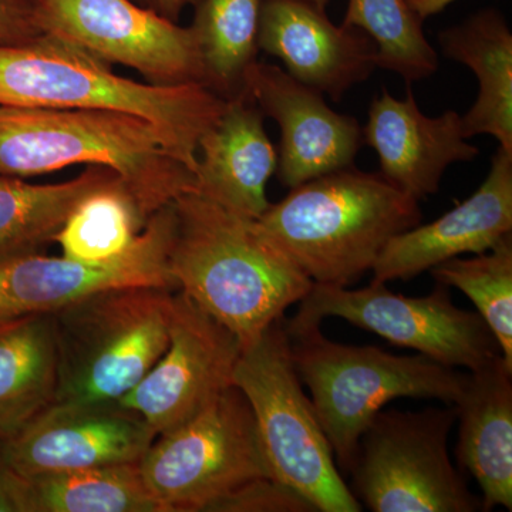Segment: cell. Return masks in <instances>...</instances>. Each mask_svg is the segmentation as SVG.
I'll use <instances>...</instances> for the list:
<instances>
[{
  "label": "cell",
  "instance_id": "6da1fadb",
  "mask_svg": "<svg viewBox=\"0 0 512 512\" xmlns=\"http://www.w3.org/2000/svg\"><path fill=\"white\" fill-rule=\"evenodd\" d=\"M168 268L178 291L225 326L241 349L305 298L313 282L259 227L197 191L173 202Z\"/></svg>",
  "mask_w": 512,
  "mask_h": 512
},
{
  "label": "cell",
  "instance_id": "7a4b0ae2",
  "mask_svg": "<svg viewBox=\"0 0 512 512\" xmlns=\"http://www.w3.org/2000/svg\"><path fill=\"white\" fill-rule=\"evenodd\" d=\"M0 106L133 114L154 124L195 174L201 138L220 121L227 100L204 83L134 82L82 47L42 33L0 46Z\"/></svg>",
  "mask_w": 512,
  "mask_h": 512
},
{
  "label": "cell",
  "instance_id": "3957f363",
  "mask_svg": "<svg viewBox=\"0 0 512 512\" xmlns=\"http://www.w3.org/2000/svg\"><path fill=\"white\" fill-rule=\"evenodd\" d=\"M103 165L119 175L148 221L197 177L150 121L104 110L0 106V174L33 177L70 165Z\"/></svg>",
  "mask_w": 512,
  "mask_h": 512
},
{
  "label": "cell",
  "instance_id": "277c9868",
  "mask_svg": "<svg viewBox=\"0 0 512 512\" xmlns=\"http://www.w3.org/2000/svg\"><path fill=\"white\" fill-rule=\"evenodd\" d=\"M256 221L313 284L349 286L390 239L420 224L421 211L382 174L349 167L291 188Z\"/></svg>",
  "mask_w": 512,
  "mask_h": 512
},
{
  "label": "cell",
  "instance_id": "5b68a950",
  "mask_svg": "<svg viewBox=\"0 0 512 512\" xmlns=\"http://www.w3.org/2000/svg\"><path fill=\"white\" fill-rule=\"evenodd\" d=\"M286 333L340 473L352 470L363 433L387 403L414 397L453 406L466 376L419 353L396 356L376 346L333 342L320 326Z\"/></svg>",
  "mask_w": 512,
  "mask_h": 512
},
{
  "label": "cell",
  "instance_id": "8992f818",
  "mask_svg": "<svg viewBox=\"0 0 512 512\" xmlns=\"http://www.w3.org/2000/svg\"><path fill=\"white\" fill-rule=\"evenodd\" d=\"M174 292L124 286L52 312L57 404L119 403L167 349Z\"/></svg>",
  "mask_w": 512,
  "mask_h": 512
},
{
  "label": "cell",
  "instance_id": "52a82bcc",
  "mask_svg": "<svg viewBox=\"0 0 512 512\" xmlns=\"http://www.w3.org/2000/svg\"><path fill=\"white\" fill-rule=\"evenodd\" d=\"M232 383L247 397L272 476L318 512H359L293 365L284 318L241 349Z\"/></svg>",
  "mask_w": 512,
  "mask_h": 512
},
{
  "label": "cell",
  "instance_id": "ba28073f",
  "mask_svg": "<svg viewBox=\"0 0 512 512\" xmlns=\"http://www.w3.org/2000/svg\"><path fill=\"white\" fill-rule=\"evenodd\" d=\"M454 406L377 414L362 439L350 491L373 512H477L483 501L448 453Z\"/></svg>",
  "mask_w": 512,
  "mask_h": 512
},
{
  "label": "cell",
  "instance_id": "9c48e42d",
  "mask_svg": "<svg viewBox=\"0 0 512 512\" xmlns=\"http://www.w3.org/2000/svg\"><path fill=\"white\" fill-rule=\"evenodd\" d=\"M140 467L165 512H212L249 481L274 477L254 412L235 386L194 419L157 436Z\"/></svg>",
  "mask_w": 512,
  "mask_h": 512
},
{
  "label": "cell",
  "instance_id": "30bf717a",
  "mask_svg": "<svg viewBox=\"0 0 512 512\" xmlns=\"http://www.w3.org/2000/svg\"><path fill=\"white\" fill-rule=\"evenodd\" d=\"M326 318L348 320L400 348L470 372L501 355L484 319L454 305L447 286L440 284L421 298L396 295L386 284L360 289L313 284L296 315L285 318V328H313Z\"/></svg>",
  "mask_w": 512,
  "mask_h": 512
},
{
  "label": "cell",
  "instance_id": "8fae6325",
  "mask_svg": "<svg viewBox=\"0 0 512 512\" xmlns=\"http://www.w3.org/2000/svg\"><path fill=\"white\" fill-rule=\"evenodd\" d=\"M46 35L82 47L106 63L123 64L151 84L204 83L200 40L194 26L134 0H32Z\"/></svg>",
  "mask_w": 512,
  "mask_h": 512
},
{
  "label": "cell",
  "instance_id": "7c38bea8",
  "mask_svg": "<svg viewBox=\"0 0 512 512\" xmlns=\"http://www.w3.org/2000/svg\"><path fill=\"white\" fill-rule=\"evenodd\" d=\"M174 205L161 208L127 252L110 261L86 262L30 254L0 264V320L52 313L103 291L158 286L178 291L170 268Z\"/></svg>",
  "mask_w": 512,
  "mask_h": 512
},
{
  "label": "cell",
  "instance_id": "4fadbf2b",
  "mask_svg": "<svg viewBox=\"0 0 512 512\" xmlns=\"http://www.w3.org/2000/svg\"><path fill=\"white\" fill-rule=\"evenodd\" d=\"M241 345L184 292L174 295L167 349L120 400L160 434L183 426L234 386Z\"/></svg>",
  "mask_w": 512,
  "mask_h": 512
},
{
  "label": "cell",
  "instance_id": "5bb4252c",
  "mask_svg": "<svg viewBox=\"0 0 512 512\" xmlns=\"http://www.w3.org/2000/svg\"><path fill=\"white\" fill-rule=\"evenodd\" d=\"M156 431L120 403L52 404L0 443V466L19 477L138 463Z\"/></svg>",
  "mask_w": 512,
  "mask_h": 512
},
{
  "label": "cell",
  "instance_id": "9a60e30c",
  "mask_svg": "<svg viewBox=\"0 0 512 512\" xmlns=\"http://www.w3.org/2000/svg\"><path fill=\"white\" fill-rule=\"evenodd\" d=\"M244 93L281 128L276 171L285 187L353 167L365 143L363 128L330 109L312 87L274 64L255 62L245 73Z\"/></svg>",
  "mask_w": 512,
  "mask_h": 512
},
{
  "label": "cell",
  "instance_id": "2e32d148",
  "mask_svg": "<svg viewBox=\"0 0 512 512\" xmlns=\"http://www.w3.org/2000/svg\"><path fill=\"white\" fill-rule=\"evenodd\" d=\"M258 47L279 57L288 73L339 101L377 67L375 43L362 30L330 22L305 0H264Z\"/></svg>",
  "mask_w": 512,
  "mask_h": 512
},
{
  "label": "cell",
  "instance_id": "e0dca14e",
  "mask_svg": "<svg viewBox=\"0 0 512 512\" xmlns=\"http://www.w3.org/2000/svg\"><path fill=\"white\" fill-rule=\"evenodd\" d=\"M512 231V153L498 146L484 183L439 220L390 239L375 265L372 284L410 281L448 259L483 254Z\"/></svg>",
  "mask_w": 512,
  "mask_h": 512
},
{
  "label": "cell",
  "instance_id": "ac0fdd59",
  "mask_svg": "<svg viewBox=\"0 0 512 512\" xmlns=\"http://www.w3.org/2000/svg\"><path fill=\"white\" fill-rule=\"evenodd\" d=\"M363 138L379 157L380 174L417 201L439 191L451 164L466 163L480 154L468 143L460 114L448 110L441 116H426L410 84L404 100L383 89L372 101Z\"/></svg>",
  "mask_w": 512,
  "mask_h": 512
},
{
  "label": "cell",
  "instance_id": "d6986e66",
  "mask_svg": "<svg viewBox=\"0 0 512 512\" xmlns=\"http://www.w3.org/2000/svg\"><path fill=\"white\" fill-rule=\"evenodd\" d=\"M197 192L241 217L259 220L268 210L266 187L278 154L264 113L247 94L227 100L220 121L201 138Z\"/></svg>",
  "mask_w": 512,
  "mask_h": 512
},
{
  "label": "cell",
  "instance_id": "ffe728a7",
  "mask_svg": "<svg viewBox=\"0 0 512 512\" xmlns=\"http://www.w3.org/2000/svg\"><path fill=\"white\" fill-rule=\"evenodd\" d=\"M457 457L481 490L483 510H512V370L503 356L464 376L456 403Z\"/></svg>",
  "mask_w": 512,
  "mask_h": 512
},
{
  "label": "cell",
  "instance_id": "44dd1931",
  "mask_svg": "<svg viewBox=\"0 0 512 512\" xmlns=\"http://www.w3.org/2000/svg\"><path fill=\"white\" fill-rule=\"evenodd\" d=\"M448 59L476 73L480 92L463 119L467 138L488 134L512 153V33L498 10L485 9L439 35Z\"/></svg>",
  "mask_w": 512,
  "mask_h": 512
},
{
  "label": "cell",
  "instance_id": "7402d4cb",
  "mask_svg": "<svg viewBox=\"0 0 512 512\" xmlns=\"http://www.w3.org/2000/svg\"><path fill=\"white\" fill-rule=\"evenodd\" d=\"M52 313L0 320V443L56 403Z\"/></svg>",
  "mask_w": 512,
  "mask_h": 512
},
{
  "label": "cell",
  "instance_id": "603a6c76",
  "mask_svg": "<svg viewBox=\"0 0 512 512\" xmlns=\"http://www.w3.org/2000/svg\"><path fill=\"white\" fill-rule=\"evenodd\" d=\"M13 512H165L138 463L19 477L9 473Z\"/></svg>",
  "mask_w": 512,
  "mask_h": 512
},
{
  "label": "cell",
  "instance_id": "cb8c5ba5",
  "mask_svg": "<svg viewBox=\"0 0 512 512\" xmlns=\"http://www.w3.org/2000/svg\"><path fill=\"white\" fill-rule=\"evenodd\" d=\"M117 181L119 175L103 165H87L82 174L59 184H28L0 174V264L36 254L55 241L80 201Z\"/></svg>",
  "mask_w": 512,
  "mask_h": 512
},
{
  "label": "cell",
  "instance_id": "d4e9b609",
  "mask_svg": "<svg viewBox=\"0 0 512 512\" xmlns=\"http://www.w3.org/2000/svg\"><path fill=\"white\" fill-rule=\"evenodd\" d=\"M264 0H200L192 26L200 40L205 84L222 99L244 94V77L256 62Z\"/></svg>",
  "mask_w": 512,
  "mask_h": 512
},
{
  "label": "cell",
  "instance_id": "484cf974",
  "mask_svg": "<svg viewBox=\"0 0 512 512\" xmlns=\"http://www.w3.org/2000/svg\"><path fill=\"white\" fill-rule=\"evenodd\" d=\"M147 222L123 181L93 191L57 232L63 256L103 262L128 251Z\"/></svg>",
  "mask_w": 512,
  "mask_h": 512
},
{
  "label": "cell",
  "instance_id": "4316f807",
  "mask_svg": "<svg viewBox=\"0 0 512 512\" xmlns=\"http://www.w3.org/2000/svg\"><path fill=\"white\" fill-rule=\"evenodd\" d=\"M342 25L362 30L375 43L377 67L397 73L407 84L439 70V57L423 33V20L406 0H349Z\"/></svg>",
  "mask_w": 512,
  "mask_h": 512
},
{
  "label": "cell",
  "instance_id": "83f0119b",
  "mask_svg": "<svg viewBox=\"0 0 512 512\" xmlns=\"http://www.w3.org/2000/svg\"><path fill=\"white\" fill-rule=\"evenodd\" d=\"M437 284L466 293L487 323L512 370V237L473 258L448 259L430 269Z\"/></svg>",
  "mask_w": 512,
  "mask_h": 512
},
{
  "label": "cell",
  "instance_id": "f1b7e54d",
  "mask_svg": "<svg viewBox=\"0 0 512 512\" xmlns=\"http://www.w3.org/2000/svg\"><path fill=\"white\" fill-rule=\"evenodd\" d=\"M212 512H318L303 495L274 477H259L220 501Z\"/></svg>",
  "mask_w": 512,
  "mask_h": 512
},
{
  "label": "cell",
  "instance_id": "f546056e",
  "mask_svg": "<svg viewBox=\"0 0 512 512\" xmlns=\"http://www.w3.org/2000/svg\"><path fill=\"white\" fill-rule=\"evenodd\" d=\"M42 35L32 0H0V46H16Z\"/></svg>",
  "mask_w": 512,
  "mask_h": 512
},
{
  "label": "cell",
  "instance_id": "4dcf8cb0",
  "mask_svg": "<svg viewBox=\"0 0 512 512\" xmlns=\"http://www.w3.org/2000/svg\"><path fill=\"white\" fill-rule=\"evenodd\" d=\"M138 5L146 6V8L160 13L164 18L177 22L181 12L187 6H195L200 0H134Z\"/></svg>",
  "mask_w": 512,
  "mask_h": 512
},
{
  "label": "cell",
  "instance_id": "1f68e13d",
  "mask_svg": "<svg viewBox=\"0 0 512 512\" xmlns=\"http://www.w3.org/2000/svg\"><path fill=\"white\" fill-rule=\"evenodd\" d=\"M456 2V0H406L409 8L416 13L417 18L420 20H426L431 18V16L439 15L440 12H443L447 6H450L451 3Z\"/></svg>",
  "mask_w": 512,
  "mask_h": 512
},
{
  "label": "cell",
  "instance_id": "d6a6232c",
  "mask_svg": "<svg viewBox=\"0 0 512 512\" xmlns=\"http://www.w3.org/2000/svg\"><path fill=\"white\" fill-rule=\"evenodd\" d=\"M0 512H13L8 473L2 466H0Z\"/></svg>",
  "mask_w": 512,
  "mask_h": 512
},
{
  "label": "cell",
  "instance_id": "836d02e7",
  "mask_svg": "<svg viewBox=\"0 0 512 512\" xmlns=\"http://www.w3.org/2000/svg\"><path fill=\"white\" fill-rule=\"evenodd\" d=\"M305 2L312 3V5H315L316 8L319 9H326L330 0H305Z\"/></svg>",
  "mask_w": 512,
  "mask_h": 512
}]
</instances>
